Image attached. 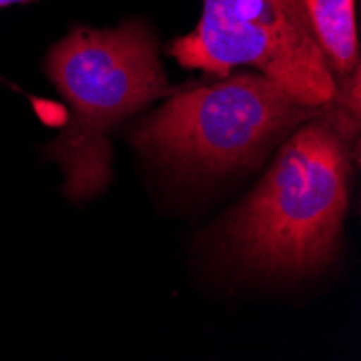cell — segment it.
I'll list each match as a JSON object with an SVG mask.
<instances>
[{
  "label": "cell",
  "instance_id": "cell-4",
  "mask_svg": "<svg viewBox=\"0 0 361 361\" xmlns=\"http://www.w3.org/2000/svg\"><path fill=\"white\" fill-rule=\"evenodd\" d=\"M169 54L214 76L255 68L310 106L331 104L338 91L303 0H204L200 22L171 42Z\"/></svg>",
  "mask_w": 361,
  "mask_h": 361
},
{
  "label": "cell",
  "instance_id": "cell-3",
  "mask_svg": "<svg viewBox=\"0 0 361 361\" xmlns=\"http://www.w3.org/2000/svg\"><path fill=\"white\" fill-rule=\"evenodd\" d=\"M292 97L262 74L221 76L186 87L135 123V147L190 176H225L251 167L279 139L326 113Z\"/></svg>",
  "mask_w": 361,
  "mask_h": 361
},
{
  "label": "cell",
  "instance_id": "cell-5",
  "mask_svg": "<svg viewBox=\"0 0 361 361\" xmlns=\"http://www.w3.org/2000/svg\"><path fill=\"white\" fill-rule=\"evenodd\" d=\"M355 3L357 0H303L314 39L336 82L359 68Z\"/></svg>",
  "mask_w": 361,
  "mask_h": 361
},
{
  "label": "cell",
  "instance_id": "cell-2",
  "mask_svg": "<svg viewBox=\"0 0 361 361\" xmlns=\"http://www.w3.org/2000/svg\"><path fill=\"white\" fill-rule=\"evenodd\" d=\"M46 74L72 115L48 152L65 176V192L82 202L111 182V133L156 97L176 93L143 22L115 28L78 26L46 56Z\"/></svg>",
  "mask_w": 361,
  "mask_h": 361
},
{
  "label": "cell",
  "instance_id": "cell-6",
  "mask_svg": "<svg viewBox=\"0 0 361 361\" xmlns=\"http://www.w3.org/2000/svg\"><path fill=\"white\" fill-rule=\"evenodd\" d=\"M22 3H32V0H0V7H9V5H22Z\"/></svg>",
  "mask_w": 361,
  "mask_h": 361
},
{
  "label": "cell",
  "instance_id": "cell-1",
  "mask_svg": "<svg viewBox=\"0 0 361 361\" xmlns=\"http://www.w3.org/2000/svg\"><path fill=\"white\" fill-rule=\"evenodd\" d=\"M355 149L326 113L301 123L262 182L223 221L221 238L267 273H312L329 264L348 210Z\"/></svg>",
  "mask_w": 361,
  "mask_h": 361
}]
</instances>
